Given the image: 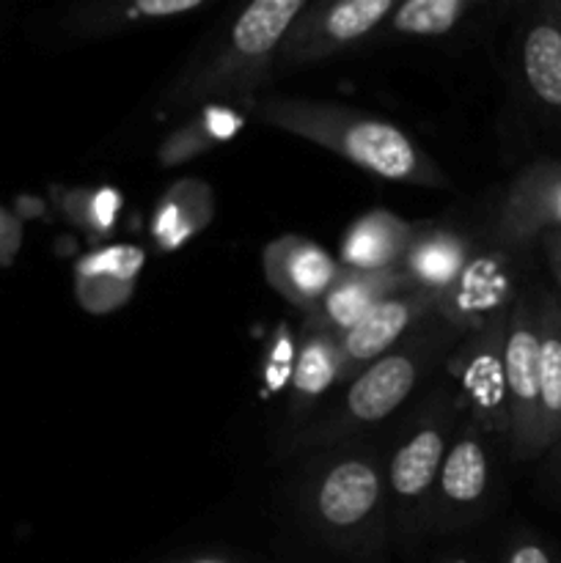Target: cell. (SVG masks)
<instances>
[{
	"label": "cell",
	"mask_w": 561,
	"mask_h": 563,
	"mask_svg": "<svg viewBox=\"0 0 561 563\" xmlns=\"http://www.w3.org/2000/svg\"><path fill=\"white\" fill-rule=\"evenodd\" d=\"M264 124L311 141L346 163L413 187H449V179L405 132L391 121L339 102L297 97H267L253 104Z\"/></svg>",
	"instance_id": "obj_1"
},
{
	"label": "cell",
	"mask_w": 561,
	"mask_h": 563,
	"mask_svg": "<svg viewBox=\"0 0 561 563\" xmlns=\"http://www.w3.org/2000/svg\"><path fill=\"white\" fill-rule=\"evenodd\" d=\"M306 9V0H256L240 11L223 42L193 69H187L165 93L174 108L187 104L248 102L273 80L280 42Z\"/></svg>",
	"instance_id": "obj_2"
},
{
	"label": "cell",
	"mask_w": 561,
	"mask_h": 563,
	"mask_svg": "<svg viewBox=\"0 0 561 563\" xmlns=\"http://www.w3.org/2000/svg\"><path fill=\"white\" fill-rule=\"evenodd\" d=\"M449 335L460 333L443 322L435 333H416L413 339L394 346L388 355L363 368L358 377L350 379L344 399L336 407V412H330L328 421L302 434L300 445L344 440L346 434L358 432V429L374 427V423L394 416L402 401L416 390L418 379L427 374L429 363L443 350Z\"/></svg>",
	"instance_id": "obj_3"
},
{
	"label": "cell",
	"mask_w": 561,
	"mask_h": 563,
	"mask_svg": "<svg viewBox=\"0 0 561 563\" xmlns=\"http://www.w3.org/2000/svg\"><path fill=\"white\" fill-rule=\"evenodd\" d=\"M394 0H333L306 3L280 42L275 69H297L328 60L380 31Z\"/></svg>",
	"instance_id": "obj_4"
},
{
	"label": "cell",
	"mask_w": 561,
	"mask_h": 563,
	"mask_svg": "<svg viewBox=\"0 0 561 563\" xmlns=\"http://www.w3.org/2000/svg\"><path fill=\"white\" fill-rule=\"evenodd\" d=\"M383 473L374 456H341L311 489V515L336 542H366L383 509Z\"/></svg>",
	"instance_id": "obj_5"
},
{
	"label": "cell",
	"mask_w": 561,
	"mask_h": 563,
	"mask_svg": "<svg viewBox=\"0 0 561 563\" xmlns=\"http://www.w3.org/2000/svg\"><path fill=\"white\" fill-rule=\"evenodd\" d=\"M509 443L517 460L539 456V295H520L509 311L504 341Z\"/></svg>",
	"instance_id": "obj_6"
},
{
	"label": "cell",
	"mask_w": 561,
	"mask_h": 563,
	"mask_svg": "<svg viewBox=\"0 0 561 563\" xmlns=\"http://www.w3.org/2000/svg\"><path fill=\"white\" fill-rule=\"evenodd\" d=\"M506 322L509 313L468 333L451 357V368L473 412V427L509 438V405H506L504 383Z\"/></svg>",
	"instance_id": "obj_7"
},
{
	"label": "cell",
	"mask_w": 561,
	"mask_h": 563,
	"mask_svg": "<svg viewBox=\"0 0 561 563\" xmlns=\"http://www.w3.org/2000/svg\"><path fill=\"white\" fill-rule=\"evenodd\" d=\"M515 264L504 251L479 247L460 278L435 300V317L457 333L468 335L493 319L506 317L515 306Z\"/></svg>",
	"instance_id": "obj_8"
},
{
	"label": "cell",
	"mask_w": 561,
	"mask_h": 563,
	"mask_svg": "<svg viewBox=\"0 0 561 563\" xmlns=\"http://www.w3.org/2000/svg\"><path fill=\"white\" fill-rule=\"evenodd\" d=\"M429 317H435V302L424 291L402 289L385 297L350 333L339 339L341 383H350L363 368L388 355L394 346L405 341L410 330H416Z\"/></svg>",
	"instance_id": "obj_9"
},
{
	"label": "cell",
	"mask_w": 561,
	"mask_h": 563,
	"mask_svg": "<svg viewBox=\"0 0 561 563\" xmlns=\"http://www.w3.org/2000/svg\"><path fill=\"white\" fill-rule=\"evenodd\" d=\"M548 231H561V159L526 165L506 187L498 212L504 245H528Z\"/></svg>",
	"instance_id": "obj_10"
},
{
	"label": "cell",
	"mask_w": 561,
	"mask_h": 563,
	"mask_svg": "<svg viewBox=\"0 0 561 563\" xmlns=\"http://www.w3.org/2000/svg\"><path fill=\"white\" fill-rule=\"evenodd\" d=\"M262 267L267 284L302 313H311L322 302L341 273L339 258L300 234L275 236L262 251Z\"/></svg>",
	"instance_id": "obj_11"
},
{
	"label": "cell",
	"mask_w": 561,
	"mask_h": 563,
	"mask_svg": "<svg viewBox=\"0 0 561 563\" xmlns=\"http://www.w3.org/2000/svg\"><path fill=\"white\" fill-rule=\"evenodd\" d=\"M449 405L435 401L427 416L407 432L388 462V487L402 509H418L435 489L449 449Z\"/></svg>",
	"instance_id": "obj_12"
},
{
	"label": "cell",
	"mask_w": 561,
	"mask_h": 563,
	"mask_svg": "<svg viewBox=\"0 0 561 563\" xmlns=\"http://www.w3.org/2000/svg\"><path fill=\"white\" fill-rule=\"evenodd\" d=\"M402 289H413L410 280L402 269H385V273H355V269L341 267L339 278L330 286L328 295L322 297L311 313H306V330H322V333L341 339L350 333L374 306L385 297L396 295Z\"/></svg>",
	"instance_id": "obj_13"
},
{
	"label": "cell",
	"mask_w": 561,
	"mask_h": 563,
	"mask_svg": "<svg viewBox=\"0 0 561 563\" xmlns=\"http://www.w3.org/2000/svg\"><path fill=\"white\" fill-rule=\"evenodd\" d=\"M476 251L479 247L462 231L446 225H416L399 269L413 289L424 291L435 302L454 286Z\"/></svg>",
	"instance_id": "obj_14"
},
{
	"label": "cell",
	"mask_w": 561,
	"mask_h": 563,
	"mask_svg": "<svg viewBox=\"0 0 561 563\" xmlns=\"http://www.w3.org/2000/svg\"><path fill=\"white\" fill-rule=\"evenodd\" d=\"M146 264L138 245H105L82 256L75 267L77 300L88 313L119 311L135 291V280Z\"/></svg>",
	"instance_id": "obj_15"
},
{
	"label": "cell",
	"mask_w": 561,
	"mask_h": 563,
	"mask_svg": "<svg viewBox=\"0 0 561 563\" xmlns=\"http://www.w3.org/2000/svg\"><path fill=\"white\" fill-rule=\"evenodd\" d=\"M490 489V454L484 445L482 429L468 423L451 445L446 449L443 465H440L438 482H435V498L443 509L446 520L454 515L473 511L484 504Z\"/></svg>",
	"instance_id": "obj_16"
},
{
	"label": "cell",
	"mask_w": 561,
	"mask_h": 563,
	"mask_svg": "<svg viewBox=\"0 0 561 563\" xmlns=\"http://www.w3.org/2000/svg\"><path fill=\"white\" fill-rule=\"evenodd\" d=\"M520 69L528 93L561 119V3L539 5L526 22Z\"/></svg>",
	"instance_id": "obj_17"
},
{
	"label": "cell",
	"mask_w": 561,
	"mask_h": 563,
	"mask_svg": "<svg viewBox=\"0 0 561 563\" xmlns=\"http://www.w3.org/2000/svg\"><path fill=\"white\" fill-rule=\"evenodd\" d=\"M416 225L388 209L361 214L341 236L339 264L355 273H385L399 269Z\"/></svg>",
	"instance_id": "obj_18"
},
{
	"label": "cell",
	"mask_w": 561,
	"mask_h": 563,
	"mask_svg": "<svg viewBox=\"0 0 561 563\" xmlns=\"http://www.w3.org/2000/svg\"><path fill=\"white\" fill-rule=\"evenodd\" d=\"M561 440V297L539 291V427L537 451Z\"/></svg>",
	"instance_id": "obj_19"
},
{
	"label": "cell",
	"mask_w": 561,
	"mask_h": 563,
	"mask_svg": "<svg viewBox=\"0 0 561 563\" xmlns=\"http://www.w3.org/2000/svg\"><path fill=\"white\" fill-rule=\"evenodd\" d=\"M215 218V198L201 179H179L163 192L152 212V240L160 251H176L201 234Z\"/></svg>",
	"instance_id": "obj_20"
},
{
	"label": "cell",
	"mask_w": 561,
	"mask_h": 563,
	"mask_svg": "<svg viewBox=\"0 0 561 563\" xmlns=\"http://www.w3.org/2000/svg\"><path fill=\"white\" fill-rule=\"evenodd\" d=\"M242 115L237 113V108L231 104H209L201 113L193 115L185 126H179L176 132H170L163 143H160V163L165 168L170 165H182L187 159L198 157V154L209 152L218 143L229 141L240 132Z\"/></svg>",
	"instance_id": "obj_21"
},
{
	"label": "cell",
	"mask_w": 561,
	"mask_h": 563,
	"mask_svg": "<svg viewBox=\"0 0 561 563\" xmlns=\"http://www.w3.org/2000/svg\"><path fill=\"white\" fill-rule=\"evenodd\" d=\"M336 383H341L339 339L322 330L302 328V341L292 372V399L295 405L306 407Z\"/></svg>",
	"instance_id": "obj_22"
},
{
	"label": "cell",
	"mask_w": 561,
	"mask_h": 563,
	"mask_svg": "<svg viewBox=\"0 0 561 563\" xmlns=\"http://www.w3.org/2000/svg\"><path fill=\"white\" fill-rule=\"evenodd\" d=\"M473 9L471 0H407L396 3L377 33L396 36H446Z\"/></svg>",
	"instance_id": "obj_23"
},
{
	"label": "cell",
	"mask_w": 561,
	"mask_h": 563,
	"mask_svg": "<svg viewBox=\"0 0 561 563\" xmlns=\"http://www.w3.org/2000/svg\"><path fill=\"white\" fill-rule=\"evenodd\" d=\"M207 0H132V3H97L86 14L82 27L94 36L102 33H119L124 27L143 25V22L170 20V16L193 14L204 9Z\"/></svg>",
	"instance_id": "obj_24"
},
{
	"label": "cell",
	"mask_w": 561,
	"mask_h": 563,
	"mask_svg": "<svg viewBox=\"0 0 561 563\" xmlns=\"http://www.w3.org/2000/svg\"><path fill=\"white\" fill-rule=\"evenodd\" d=\"M66 209L75 218V223H80L88 234H94V240H102V236H108L113 231L121 209V196L116 190H110V187L77 190L66 201Z\"/></svg>",
	"instance_id": "obj_25"
},
{
	"label": "cell",
	"mask_w": 561,
	"mask_h": 563,
	"mask_svg": "<svg viewBox=\"0 0 561 563\" xmlns=\"http://www.w3.org/2000/svg\"><path fill=\"white\" fill-rule=\"evenodd\" d=\"M504 563H553V555L544 544L534 542V539H520L512 544Z\"/></svg>",
	"instance_id": "obj_26"
},
{
	"label": "cell",
	"mask_w": 561,
	"mask_h": 563,
	"mask_svg": "<svg viewBox=\"0 0 561 563\" xmlns=\"http://www.w3.org/2000/svg\"><path fill=\"white\" fill-rule=\"evenodd\" d=\"M16 247H20V223L0 212V264H9Z\"/></svg>",
	"instance_id": "obj_27"
},
{
	"label": "cell",
	"mask_w": 561,
	"mask_h": 563,
	"mask_svg": "<svg viewBox=\"0 0 561 563\" xmlns=\"http://www.w3.org/2000/svg\"><path fill=\"white\" fill-rule=\"evenodd\" d=\"M539 245H542L550 273H553L556 286H559L561 291V231H548V234H542L539 236Z\"/></svg>",
	"instance_id": "obj_28"
},
{
	"label": "cell",
	"mask_w": 561,
	"mask_h": 563,
	"mask_svg": "<svg viewBox=\"0 0 561 563\" xmlns=\"http://www.w3.org/2000/svg\"><path fill=\"white\" fill-rule=\"evenodd\" d=\"M182 563H234V561L220 559V555H201V559H190V561H182Z\"/></svg>",
	"instance_id": "obj_29"
},
{
	"label": "cell",
	"mask_w": 561,
	"mask_h": 563,
	"mask_svg": "<svg viewBox=\"0 0 561 563\" xmlns=\"http://www.w3.org/2000/svg\"><path fill=\"white\" fill-rule=\"evenodd\" d=\"M449 563H471V561H465V559H451Z\"/></svg>",
	"instance_id": "obj_30"
},
{
	"label": "cell",
	"mask_w": 561,
	"mask_h": 563,
	"mask_svg": "<svg viewBox=\"0 0 561 563\" xmlns=\"http://www.w3.org/2000/svg\"><path fill=\"white\" fill-rule=\"evenodd\" d=\"M559 476H561V462H559Z\"/></svg>",
	"instance_id": "obj_31"
}]
</instances>
